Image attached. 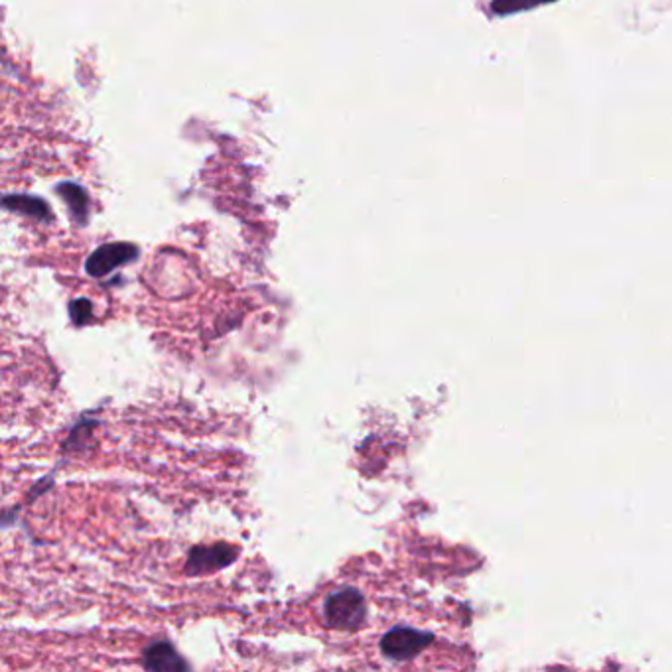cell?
I'll list each match as a JSON object with an SVG mask.
<instances>
[{
  "mask_svg": "<svg viewBox=\"0 0 672 672\" xmlns=\"http://www.w3.org/2000/svg\"><path fill=\"white\" fill-rule=\"evenodd\" d=\"M325 623L340 631H358L367 620L363 594L356 587L335 590L324 602Z\"/></svg>",
  "mask_w": 672,
  "mask_h": 672,
  "instance_id": "cell-1",
  "label": "cell"
},
{
  "mask_svg": "<svg viewBox=\"0 0 672 672\" xmlns=\"http://www.w3.org/2000/svg\"><path fill=\"white\" fill-rule=\"evenodd\" d=\"M432 641H435V635L428 631L395 627L389 633H384L381 639V653L391 661L405 663V661L420 655Z\"/></svg>",
  "mask_w": 672,
  "mask_h": 672,
  "instance_id": "cell-2",
  "label": "cell"
},
{
  "mask_svg": "<svg viewBox=\"0 0 672 672\" xmlns=\"http://www.w3.org/2000/svg\"><path fill=\"white\" fill-rule=\"evenodd\" d=\"M238 548L227 543L217 545H197L187 554L186 572L189 576H202L227 568L237 561Z\"/></svg>",
  "mask_w": 672,
  "mask_h": 672,
  "instance_id": "cell-3",
  "label": "cell"
},
{
  "mask_svg": "<svg viewBox=\"0 0 672 672\" xmlns=\"http://www.w3.org/2000/svg\"><path fill=\"white\" fill-rule=\"evenodd\" d=\"M138 259L137 245L133 243H107L94 251L87 259L86 271L94 279H105L125 264L135 263Z\"/></svg>",
  "mask_w": 672,
  "mask_h": 672,
  "instance_id": "cell-4",
  "label": "cell"
},
{
  "mask_svg": "<svg viewBox=\"0 0 672 672\" xmlns=\"http://www.w3.org/2000/svg\"><path fill=\"white\" fill-rule=\"evenodd\" d=\"M143 666L146 671L156 672H179L189 669V664L168 641H153L143 651Z\"/></svg>",
  "mask_w": 672,
  "mask_h": 672,
  "instance_id": "cell-5",
  "label": "cell"
},
{
  "mask_svg": "<svg viewBox=\"0 0 672 672\" xmlns=\"http://www.w3.org/2000/svg\"><path fill=\"white\" fill-rule=\"evenodd\" d=\"M58 194L68 204L71 217L76 220V223L86 225L87 215H89V197H87L86 189L71 182H66L58 186Z\"/></svg>",
  "mask_w": 672,
  "mask_h": 672,
  "instance_id": "cell-6",
  "label": "cell"
},
{
  "mask_svg": "<svg viewBox=\"0 0 672 672\" xmlns=\"http://www.w3.org/2000/svg\"><path fill=\"white\" fill-rule=\"evenodd\" d=\"M4 207L10 210V212L25 213L28 217H35V220H40V222L51 220L50 207L43 204L40 197L7 196L4 197Z\"/></svg>",
  "mask_w": 672,
  "mask_h": 672,
  "instance_id": "cell-7",
  "label": "cell"
},
{
  "mask_svg": "<svg viewBox=\"0 0 672 672\" xmlns=\"http://www.w3.org/2000/svg\"><path fill=\"white\" fill-rule=\"evenodd\" d=\"M556 0H491V12L495 17H509L527 10L538 9L545 4H553Z\"/></svg>",
  "mask_w": 672,
  "mask_h": 672,
  "instance_id": "cell-8",
  "label": "cell"
},
{
  "mask_svg": "<svg viewBox=\"0 0 672 672\" xmlns=\"http://www.w3.org/2000/svg\"><path fill=\"white\" fill-rule=\"evenodd\" d=\"M69 315L76 325H86L94 318V304L87 299L74 300L69 304Z\"/></svg>",
  "mask_w": 672,
  "mask_h": 672,
  "instance_id": "cell-9",
  "label": "cell"
}]
</instances>
